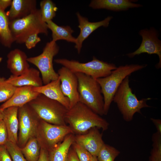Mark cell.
<instances>
[{
	"instance_id": "6",
	"label": "cell",
	"mask_w": 161,
	"mask_h": 161,
	"mask_svg": "<svg viewBox=\"0 0 161 161\" xmlns=\"http://www.w3.org/2000/svg\"><path fill=\"white\" fill-rule=\"evenodd\" d=\"M28 104L45 122L56 125H66L65 116L68 109L58 102L39 94Z\"/></svg>"
},
{
	"instance_id": "4",
	"label": "cell",
	"mask_w": 161,
	"mask_h": 161,
	"mask_svg": "<svg viewBox=\"0 0 161 161\" xmlns=\"http://www.w3.org/2000/svg\"><path fill=\"white\" fill-rule=\"evenodd\" d=\"M10 29L14 42L22 44L30 35L35 33L47 35L48 28L42 19L40 9H36L28 16L10 21Z\"/></svg>"
},
{
	"instance_id": "2",
	"label": "cell",
	"mask_w": 161,
	"mask_h": 161,
	"mask_svg": "<svg viewBox=\"0 0 161 161\" xmlns=\"http://www.w3.org/2000/svg\"><path fill=\"white\" fill-rule=\"evenodd\" d=\"M146 66L137 64L121 66L113 70L108 76L96 79L100 87L103 97L104 115L107 114L114 96L123 80Z\"/></svg>"
},
{
	"instance_id": "19",
	"label": "cell",
	"mask_w": 161,
	"mask_h": 161,
	"mask_svg": "<svg viewBox=\"0 0 161 161\" xmlns=\"http://www.w3.org/2000/svg\"><path fill=\"white\" fill-rule=\"evenodd\" d=\"M6 80L16 87L25 86L39 87L43 84L39 71L32 67H30L26 72L20 75H12Z\"/></svg>"
},
{
	"instance_id": "11",
	"label": "cell",
	"mask_w": 161,
	"mask_h": 161,
	"mask_svg": "<svg viewBox=\"0 0 161 161\" xmlns=\"http://www.w3.org/2000/svg\"><path fill=\"white\" fill-rule=\"evenodd\" d=\"M57 73L60 80V87L64 95L70 101V108L79 102L78 82L75 73L62 66Z\"/></svg>"
},
{
	"instance_id": "35",
	"label": "cell",
	"mask_w": 161,
	"mask_h": 161,
	"mask_svg": "<svg viewBox=\"0 0 161 161\" xmlns=\"http://www.w3.org/2000/svg\"><path fill=\"white\" fill-rule=\"evenodd\" d=\"M65 161H80L75 151L72 147L69 150Z\"/></svg>"
},
{
	"instance_id": "23",
	"label": "cell",
	"mask_w": 161,
	"mask_h": 161,
	"mask_svg": "<svg viewBox=\"0 0 161 161\" xmlns=\"http://www.w3.org/2000/svg\"><path fill=\"white\" fill-rule=\"evenodd\" d=\"M46 23L48 29L52 31V40L56 42L59 40H64L68 42L75 43L76 38L72 35L74 31L70 26H59L52 20Z\"/></svg>"
},
{
	"instance_id": "24",
	"label": "cell",
	"mask_w": 161,
	"mask_h": 161,
	"mask_svg": "<svg viewBox=\"0 0 161 161\" xmlns=\"http://www.w3.org/2000/svg\"><path fill=\"white\" fill-rule=\"evenodd\" d=\"M9 23L6 12L0 7V41L4 46L8 48L11 47L14 42Z\"/></svg>"
},
{
	"instance_id": "22",
	"label": "cell",
	"mask_w": 161,
	"mask_h": 161,
	"mask_svg": "<svg viewBox=\"0 0 161 161\" xmlns=\"http://www.w3.org/2000/svg\"><path fill=\"white\" fill-rule=\"evenodd\" d=\"M74 134L67 135L60 143L48 152L50 161H65L69 150L75 142Z\"/></svg>"
},
{
	"instance_id": "12",
	"label": "cell",
	"mask_w": 161,
	"mask_h": 161,
	"mask_svg": "<svg viewBox=\"0 0 161 161\" xmlns=\"http://www.w3.org/2000/svg\"><path fill=\"white\" fill-rule=\"evenodd\" d=\"M74 140L92 156L95 157L97 156L105 144L102 139V134L96 127L91 129L85 134L75 135Z\"/></svg>"
},
{
	"instance_id": "20",
	"label": "cell",
	"mask_w": 161,
	"mask_h": 161,
	"mask_svg": "<svg viewBox=\"0 0 161 161\" xmlns=\"http://www.w3.org/2000/svg\"><path fill=\"white\" fill-rule=\"evenodd\" d=\"M18 109L17 107L12 106L2 110L3 120L7 131L8 140L16 144L18 141L19 127Z\"/></svg>"
},
{
	"instance_id": "29",
	"label": "cell",
	"mask_w": 161,
	"mask_h": 161,
	"mask_svg": "<svg viewBox=\"0 0 161 161\" xmlns=\"http://www.w3.org/2000/svg\"><path fill=\"white\" fill-rule=\"evenodd\" d=\"M153 148L149 161H161V134L156 132L152 135Z\"/></svg>"
},
{
	"instance_id": "16",
	"label": "cell",
	"mask_w": 161,
	"mask_h": 161,
	"mask_svg": "<svg viewBox=\"0 0 161 161\" xmlns=\"http://www.w3.org/2000/svg\"><path fill=\"white\" fill-rule=\"evenodd\" d=\"M7 57V66L13 75H20L30 68L26 54L18 49L11 51Z\"/></svg>"
},
{
	"instance_id": "13",
	"label": "cell",
	"mask_w": 161,
	"mask_h": 161,
	"mask_svg": "<svg viewBox=\"0 0 161 161\" xmlns=\"http://www.w3.org/2000/svg\"><path fill=\"white\" fill-rule=\"evenodd\" d=\"M80 30V33L76 38L75 46L78 52L80 53L83 41L95 30L101 27H108L110 21L112 18V16H108L103 20L96 22H91L88 18L82 16L78 12L76 13Z\"/></svg>"
},
{
	"instance_id": "10",
	"label": "cell",
	"mask_w": 161,
	"mask_h": 161,
	"mask_svg": "<svg viewBox=\"0 0 161 161\" xmlns=\"http://www.w3.org/2000/svg\"><path fill=\"white\" fill-rule=\"evenodd\" d=\"M139 35L142 37V41L139 47L136 51L127 54L129 57L132 58L136 55L146 53L149 54H156L159 57V62L156 65L157 68L161 67V42L158 38L157 31L154 28L141 30Z\"/></svg>"
},
{
	"instance_id": "5",
	"label": "cell",
	"mask_w": 161,
	"mask_h": 161,
	"mask_svg": "<svg viewBox=\"0 0 161 161\" xmlns=\"http://www.w3.org/2000/svg\"><path fill=\"white\" fill-rule=\"evenodd\" d=\"M150 98L139 100L132 92L129 85V76L123 81L113 98L116 103L123 119L127 122L131 121L136 112L141 114V109L143 108L150 107L147 101Z\"/></svg>"
},
{
	"instance_id": "18",
	"label": "cell",
	"mask_w": 161,
	"mask_h": 161,
	"mask_svg": "<svg viewBox=\"0 0 161 161\" xmlns=\"http://www.w3.org/2000/svg\"><path fill=\"white\" fill-rule=\"evenodd\" d=\"M19 123L28 130L32 137L36 136L38 123L41 119L28 104L19 107Z\"/></svg>"
},
{
	"instance_id": "26",
	"label": "cell",
	"mask_w": 161,
	"mask_h": 161,
	"mask_svg": "<svg viewBox=\"0 0 161 161\" xmlns=\"http://www.w3.org/2000/svg\"><path fill=\"white\" fill-rule=\"evenodd\" d=\"M40 9L42 18L46 23L55 17L58 8L55 4L50 0H44L40 3Z\"/></svg>"
},
{
	"instance_id": "41",
	"label": "cell",
	"mask_w": 161,
	"mask_h": 161,
	"mask_svg": "<svg viewBox=\"0 0 161 161\" xmlns=\"http://www.w3.org/2000/svg\"></svg>"
},
{
	"instance_id": "40",
	"label": "cell",
	"mask_w": 161,
	"mask_h": 161,
	"mask_svg": "<svg viewBox=\"0 0 161 161\" xmlns=\"http://www.w3.org/2000/svg\"><path fill=\"white\" fill-rule=\"evenodd\" d=\"M90 161H98L97 157L92 156Z\"/></svg>"
},
{
	"instance_id": "3",
	"label": "cell",
	"mask_w": 161,
	"mask_h": 161,
	"mask_svg": "<svg viewBox=\"0 0 161 161\" xmlns=\"http://www.w3.org/2000/svg\"><path fill=\"white\" fill-rule=\"evenodd\" d=\"M75 73L78 82L79 102L100 116L104 115L103 97L96 80L82 73Z\"/></svg>"
},
{
	"instance_id": "27",
	"label": "cell",
	"mask_w": 161,
	"mask_h": 161,
	"mask_svg": "<svg viewBox=\"0 0 161 161\" xmlns=\"http://www.w3.org/2000/svg\"><path fill=\"white\" fill-rule=\"evenodd\" d=\"M120 153L114 147L105 143L96 157L98 161H114Z\"/></svg>"
},
{
	"instance_id": "37",
	"label": "cell",
	"mask_w": 161,
	"mask_h": 161,
	"mask_svg": "<svg viewBox=\"0 0 161 161\" xmlns=\"http://www.w3.org/2000/svg\"><path fill=\"white\" fill-rule=\"evenodd\" d=\"M150 120L155 125L157 133L161 134V120L160 119L151 118Z\"/></svg>"
},
{
	"instance_id": "31",
	"label": "cell",
	"mask_w": 161,
	"mask_h": 161,
	"mask_svg": "<svg viewBox=\"0 0 161 161\" xmlns=\"http://www.w3.org/2000/svg\"><path fill=\"white\" fill-rule=\"evenodd\" d=\"M72 147L80 161H90L92 155L81 146L74 142Z\"/></svg>"
},
{
	"instance_id": "39",
	"label": "cell",
	"mask_w": 161,
	"mask_h": 161,
	"mask_svg": "<svg viewBox=\"0 0 161 161\" xmlns=\"http://www.w3.org/2000/svg\"><path fill=\"white\" fill-rule=\"evenodd\" d=\"M3 110L0 109V123L3 120Z\"/></svg>"
},
{
	"instance_id": "1",
	"label": "cell",
	"mask_w": 161,
	"mask_h": 161,
	"mask_svg": "<svg viewBox=\"0 0 161 161\" xmlns=\"http://www.w3.org/2000/svg\"><path fill=\"white\" fill-rule=\"evenodd\" d=\"M65 121L76 135L85 134L95 127L106 131L109 125L105 119L79 102L68 109Z\"/></svg>"
},
{
	"instance_id": "9",
	"label": "cell",
	"mask_w": 161,
	"mask_h": 161,
	"mask_svg": "<svg viewBox=\"0 0 161 161\" xmlns=\"http://www.w3.org/2000/svg\"><path fill=\"white\" fill-rule=\"evenodd\" d=\"M39 123L36 138L41 148L48 152L60 143L67 135L73 134L69 126L67 125H54L41 119Z\"/></svg>"
},
{
	"instance_id": "21",
	"label": "cell",
	"mask_w": 161,
	"mask_h": 161,
	"mask_svg": "<svg viewBox=\"0 0 161 161\" xmlns=\"http://www.w3.org/2000/svg\"><path fill=\"white\" fill-rule=\"evenodd\" d=\"M134 1L129 0H93L91 1L89 6L95 9H104L119 11L142 6L141 4L133 3Z\"/></svg>"
},
{
	"instance_id": "8",
	"label": "cell",
	"mask_w": 161,
	"mask_h": 161,
	"mask_svg": "<svg viewBox=\"0 0 161 161\" xmlns=\"http://www.w3.org/2000/svg\"><path fill=\"white\" fill-rule=\"evenodd\" d=\"M59 50V47L56 42L52 40L46 44L40 55L27 58L29 63L35 65L38 69L44 85L59 78L58 73L54 69L53 61Z\"/></svg>"
},
{
	"instance_id": "34",
	"label": "cell",
	"mask_w": 161,
	"mask_h": 161,
	"mask_svg": "<svg viewBox=\"0 0 161 161\" xmlns=\"http://www.w3.org/2000/svg\"><path fill=\"white\" fill-rule=\"evenodd\" d=\"M0 161H12L5 145L0 146Z\"/></svg>"
},
{
	"instance_id": "17",
	"label": "cell",
	"mask_w": 161,
	"mask_h": 161,
	"mask_svg": "<svg viewBox=\"0 0 161 161\" xmlns=\"http://www.w3.org/2000/svg\"><path fill=\"white\" fill-rule=\"evenodd\" d=\"M35 0H13L6 13L9 21L25 17L37 9Z\"/></svg>"
},
{
	"instance_id": "28",
	"label": "cell",
	"mask_w": 161,
	"mask_h": 161,
	"mask_svg": "<svg viewBox=\"0 0 161 161\" xmlns=\"http://www.w3.org/2000/svg\"><path fill=\"white\" fill-rule=\"evenodd\" d=\"M16 88L7 82L4 78L0 76V103H4L9 99Z\"/></svg>"
},
{
	"instance_id": "36",
	"label": "cell",
	"mask_w": 161,
	"mask_h": 161,
	"mask_svg": "<svg viewBox=\"0 0 161 161\" xmlns=\"http://www.w3.org/2000/svg\"><path fill=\"white\" fill-rule=\"evenodd\" d=\"M37 161H50L48 152L41 148L40 156Z\"/></svg>"
},
{
	"instance_id": "14",
	"label": "cell",
	"mask_w": 161,
	"mask_h": 161,
	"mask_svg": "<svg viewBox=\"0 0 161 161\" xmlns=\"http://www.w3.org/2000/svg\"><path fill=\"white\" fill-rule=\"evenodd\" d=\"M39 94L34 90L32 86L17 87L11 97L0 106V109L3 110L12 106L21 107L35 99Z\"/></svg>"
},
{
	"instance_id": "15",
	"label": "cell",
	"mask_w": 161,
	"mask_h": 161,
	"mask_svg": "<svg viewBox=\"0 0 161 161\" xmlns=\"http://www.w3.org/2000/svg\"><path fill=\"white\" fill-rule=\"evenodd\" d=\"M59 78L47 84L39 87H33L34 90L51 99L60 103L68 109L70 108V101L62 93Z\"/></svg>"
},
{
	"instance_id": "7",
	"label": "cell",
	"mask_w": 161,
	"mask_h": 161,
	"mask_svg": "<svg viewBox=\"0 0 161 161\" xmlns=\"http://www.w3.org/2000/svg\"><path fill=\"white\" fill-rule=\"evenodd\" d=\"M54 61L74 73H82L96 79L108 76L117 68L114 64L99 60L94 56L92 61L85 63L65 58L55 59Z\"/></svg>"
},
{
	"instance_id": "38",
	"label": "cell",
	"mask_w": 161,
	"mask_h": 161,
	"mask_svg": "<svg viewBox=\"0 0 161 161\" xmlns=\"http://www.w3.org/2000/svg\"><path fill=\"white\" fill-rule=\"evenodd\" d=\"M12 2L11 0H0V7L4 10L9 6H10Z\"/></svg>"
},
{
	"instance_id": "33",
	"label": "cell",
	"mask_w": 161,
	"mask_h": 161,
	"mask_svg": "<svg viewBox=\"0 0 161 161\" xmlns=\"http://www.w3.org/2000/svg\"><path fill=\"white\" fill-rule=\"evenodd\" d=\"M8 140L6 128L3 120L0 123V146L5 145Z\"/></svg>"
},
{
	"instance_id": "25",
	"label": "cell",
	"mask_w": 161,
	"mask_h": 161,
	"mask_svg": "<svg viewBox=\"0 0 161 161\" xmlns=\"http://www.w3.org/2000/svg\"><path fill=\"white\" fill-rule=\"evenodd\" d=\"M41 146L36 137L30 138L21 151L27 161H37L40 154Z\"/></svg>"
},
{
	"instance_id": "30",
	"label": "cell",
	"mask_w": 161,
	"mask_h": 161,
	"mask_svg": "<svg viewBox=\"0 0 161 161\" xmlns=\"http://www.w3.org/2000/svg\"><path fill=\"white\" fill-rule=\"evenodd\" d=\"M5 145L12 161H27L17 144L8 140Z\"/></svg>"
},
{
	"instance_id": "32",
	"label": "cell",
	"mask_w": 161,
	"mask_h": 161,
	"mask_svg": "<svg viewBox=\"0 0 161 161\" xmlns=\"http://www.w3.org/2000/svg\"><path fill=\"white\" fill-rule=\"evenodd\" d=\"M37 33L34 34L29 36L26 40L24 43L27 49H31L34 47L41 41V38Z\"/></svg>"
}]
</instances>
